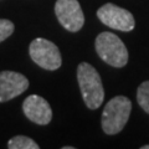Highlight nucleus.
<instances>
[{"label":"nucleus","instance_id":"20e7f679","mask_svg":"<svg viewBox=\"0 0 149 149\" xmlns=\"http://www.w3.org/2000/svg\"><path fill=\"white\" fill-rule=\"evenodd\" d=\"M29 54L36 65L49 71H55L62 65V57L58 47L54 42L42 37L35 39L30 44Z\"/></svg>","mask_w":149,"mask_h":149},{"label":"nucleus","instance_id":"1a4fd4ad","mask_svg":"<svg viewBox=\"0 0 149 149\" xmlns=\"http://www.w3.org/2000/svg\"><path fill=\"white\" fill-rule=\"evenodd\" d=\"M8 148L9 149H39V144L34 139H31L26 136H16L8 142Z\"/></svg>","mask_w":149,"mask_h":149},{"label":"nucleus","instance_id":"ddd939ff","mask_svg":"<svg viewBox=\"0 0 149 149\" xmlns=\"http://www.w3.org/2000/svg\"><path fill=\"white\" fill-rule=\"evenodd\" d=\"M63 149H73V147H63Z\"/></svg>","mask_w":149,"mask_h":149},{"label":"nucleus","instance_id":"9b49d317","mask_svg":"<svg viewBox=\"0 0 149 149\" xmlns=\"http://www.w3.org/2000/svg\"><path fill=\"white\" fill-rule=\"evenodd\" d=\"M14 24L10 20L6 19H0V42H3L4 40H6L14 32Z\"/></svg>","mask_w":149,"mask_h":149},{"label":"nucleus","instance_id":"9d476101","mask_svg":"<svg viewBox=\"0 0 149 149\" xmlns=\"http://www.w3.org/2000/svg\"><path fill=\"white\" fill-rule=\"evenodd\" d=\"M137 101L139 106L149 114V81L143 82L138 87L137 91Z\"/></svg>","mask_w":149,"mask_h":149},{"label":"nucleus","instance_id":"423d86ee","mask_svg":"<svg viewBox=\"0 0 149 149\" xmlns=\"http://www.w3.org/2000/svg\"><path fill=\"white\" fill-rule=\"evenodd\" d=\"M97 16L106 26L119 31H132L136 26V21L132 13L119 8L114 4H104L97 10Z\"/></svg>","mask_w":149,"mask_h":149},{"label":"nucleus","instance_id":"f257e3e1","mask_svg":"<svg viewBox=\"0 0 149 149\" xmlns=\"http://www.w3.org/2000/svg\"><path fill=\"white\" fill-rule=\"evenodd\" d=\"M77 81L85 104L90 109H97L104 100V90L97 70L90 63L81 62L77 67Z\"/></svg>","mask_w":149,"mask_h":149},{"label":"nucleus","instance_id":"f03ea898","mask_svg":"<svg viewBox=\"0 0 149 149\" xmlns=\"http://www.w3.org/2000/svg\"><path fill=\"white\" fill-rule=\"evenodd\" d=\"M130 111H132V102L129 98L124 96L113 97L104 106V109L102 112L103 132L109 136L119 133L128 122Z\"/></svg>","mask_w":149,"mask_h":149},{"label":"nucleus","instance_id":"7ed1b4c3","mask_svg":"<svg viewBox=\"0 0 149 149\" xmlns=\"http://www.w3.org/2000/svg\"><path fill=\"white\" fill-rule=\"evenodd\" d=\"M96 52L106 63L113 67H123L128 62V50L123 41L112 32H101L96 37Z\"/></svg>","mask_w":149,"mask_h":149},{"label":"nucleus","instance_id":"6e6552de","mask_svg":"<svg viewBox=\"0 0 149 149\" xmlns=\"http://www.w3.org/2000/svg\"><path fill=\"white\" fill-rule=\"evenodd\" d=\"M22 111L31 122L40 125L49 124L52 119V109L49 102L37 95L26 97L22 103Z\"/></svg>","mask_w":149,"mask_h":149},{"label":"nucleus","instance_id":"0eeeda50","mask_svg":"<svg viewBox=\"0 0 149 149\" xmlns=\"http://www.w3.org/2000/svg\"><path fill=\"white\" fill-rule=\"evenodd\" d=\"M29 87V80L14 71L0 72V102H8L20 96Z\"/></svg>","mask_w":149,"mask_h":149},{"label":"nucleus","instance_id":"f8f14e48","mask_svg":"<svg viewBox=\"0 0 149 149\" xmlns=\"http://www.w3.org/2000/svg\"><path fill=\"white\" fill-rule=\"evenodd\" d=\"M142 149H149V146H143Z\"/></svg>","mask_w":149,"mask_h":149},{"label":"nucleus","instance_id":"39448f33","mask_svg":"<svg viewBox=\"0 0 149 149\" xmlns=\"http://www.w3.org/2000/svg\"><path fill=\"white\" fill-rule=\"evenodd\" d=\"M55 14L60 24L71 32L80 31L85 24V15L78 0H57Z\"/></svg>","mask_w":149,"mask_h":149}]
</instances>
